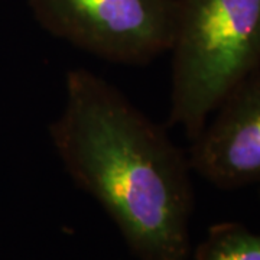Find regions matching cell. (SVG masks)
Returning a JSON list of instances; mask_svg holds the SVG:
<instances>
[{
	"label": "cell",
	"instance_id": "cell-5",
	"mask_svg": "<svg viewBox=\"0 0 260 260\" xmlns=\"http://www.w3.org/2000/svg\"><path fill=\"white\" fill-rule=\"evenodd\" d=\"M197 260H260V234L240 224H217L197 249Z\"/></svg>",
	"mask_w": 260,
	"mask_h": 260
},
{
	"label": "cell",
	"instance_id": "cell-3",
	"mask_svg": "<svg viewBox=\"0 0 260 260\" xmlns=\"http://www.w3.org/2000/svg\"><path fill=\"white\" fill-rule=\"evenodd\" d=\"M39 26L107 62L146 65L171 51L177 0H29Z\"/></svg>",
	"mask_w": 260,
	"mask_h": 260
},
{
	"label": "cell",
	"instance_id": "cell-4",
	"mask_svg": "<svg viewBox=\"0 0 260 260\" xmlns=\"http://www.w3.org/2000/svg\"><path fill=\"white\" fill-rule=\"evenodd\" d=\"M214 113L192 139L191 169L221 188L260 182V70Z\"/></svg>",
	"mask_w": 260,
	"mask_h": 260
},
{
	"label": "cell",
	"instance_id": "cell-2",
	"mask_svg": "<svg viewBox=\"0 0 260 260\" xmlns=\"http://www.w3.org/2000/svg\"><path fill=\"white\" fill-rule=\"evenodd\" d=\"M169 123L192 140L260 68V0H177Z\"/></svg>",
	"mask_w": 260,
	"mask_h": 260
},
{
	"label": "cell",
	"instance_id": "cell-1",
	"mask_svg": "<svg viewBox=\"0 0 260 260\" xmlns=\"http://www.w3.org/2000/svg\"><path fill=\"white\" fill-rule=\"evenodd\" d=\"M49 136L68 175L109 214L139 260H186L191 165L167 130L85 68L65 75Z\"/></svg>",
	"mask_w": 260,
	"mask_h": 260
}]
</instances>
